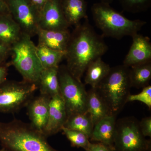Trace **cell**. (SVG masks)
Instances as JSON below:
<instances>
[{
  "instance_id": "5b68a950",
  "label": "cell",
  "mask_w": 151,
  "mask_h": 151,
  "mask_svg": "<svg viewBox=\"0 0 151 151\" xmlns=\"http://www.w3.org/2000/svg\"><path fill=\"white\" fill-rule=\"evenodd\" d=\"M12 60L9 61L22 75L23 80L38 84L43 68L37 52L36 45L32 37L22 33L12 45Z\"/></svg>"
},
{
  "instance_id": "83f0119b",
  "label": "cell",
  "mask_w": 151,
  "mask_h": 151,
  "mask_svg": "<svg viewBox=\"0 0 151 151\" xmlns=\"http://www.w3.org/2000/svg\"><path fill=\"white\" fill-rule=\"evenodd\" d=\"M140 129L145 137H151V117H145L139 122Z\"/></svg>"
},
{
  "instance_id": "484cf974",
  "label": "cell",
  "mask_w": 151,
  "mask_h": 151,
  "mask_svg": "<svg viewBox=\"0 0 151 151\" xmlns=\"http://www.w3.org/2000/svg\"><path fill=\"white\" fill-rule=\"evenodd\" d=\"M137 101L145 104L149 109L151 108V86L148 85L143 88L140 93L130 94L127 98V102Z\"/></svg>"
},
{
  "instance_id": "603a6c76",
  "label": "cell",
  "mask_w": 151,
  "mask_h": 151,
  "mask_svg": "<svg viewBox=\"0 0 151 151\" xmlns=\"http://www.w3.org/2000/svg\"><path fill=\"white\" fill-rule=\"evenodd\" d=\"M94 125L88 112L78 113L68 117L63 127L84 133L90 139Z\"/></svg>"
},
{
  "instance_id": "ffe728a7",
  "label": "cell",
  "mask_w": 151,
  "mask_h": 151,
  "mask_svg": "<svg viewBox=\"0 0 151 151\" xmlns=\"http://www.w3.org/2000/svg\"><path fill=\"white\" fill-rule=\"evenodd\" d=\"M22 34L20 28L10 14H0V39L12 45Z\"/></svg>"
},
{
  "instance_id": "1f68e13d",
  "label": "cell",
  "mask_w": 151,
  "mask_h": 151,
  "mask_svg": "<svg viewBox=\"0 0 151 151\" xmlns=\"http://www.w3.org/2000/svg\"><path fill=\"white\" fill-rule=\"evenodd\" d=\"M10 13L6 0H0V14Z\"/></svg>"
},
{
  "instance_id": "ac0fdd59",
  "label": "cell",
  "mask_w": 151,
  "mask_h": 151,
  "mask_svg": "<svg viewBox=\"0 0 151 151\" xmlns=\"http://www.w3.org/2000/svg\"><path fill=\"white\" fill-rule=\"evenodd\" d=\"M58 67L43 69L38 83L40 94L52 97L60 94Z\"/></svg>"
},
{
  "instance_id": "30bf717a",
  "label": "cell",
  "mask_w": 151,
  "mask_h": 151,
  "mask_svg": "<svg viewBox=\"0 0 151 151\" xmlns=\"http://www.w3.org/2000/svg\"><path fill=\"white\" fill-rule=\"evenodd\" d=\"M62 0H49L40 14V28L45 30L68 29L70 25L63 14Z\"/></svg>"
},
{
  "instance_id": "9c48e42d",
  "label": "cell",
  "mask_w": 151,
  "mask_h": 151,
  "mask_svg": "<svg viewBox=\"0 0 151 151\" xmlns=\"http://www.w3.org/2000/svg\"><path fill=\"white\" fill-rule=\"evenodd\" d=\"M10 14L22 33L33 37L40 28V13L30 0H6Z\"/></svg>"
},
{
  "instance_id": "5bb4252c",
  "label": "cell",
  "mask_w": 151,
  "mask_h": 151,
  "mask_svg": "<svg viewBox=\"0 0 151 151\" xmlns=\"http://www.w3.org/2000/svg\"><path fill=\"white\" fill-rule=\"evenodd\" d=\"M38 43L54 50L65 52L71 33L69 29L45 30L39 29Z\"/></svg>"
},
{
  "instance_id": "7402d4cb",
  "label": "cell",
  "mask_w": 151,
  "mask_h": 151,
  "mask_svg": "<svg viewBox=\"0 0 151 151\" xmlns=\"http://www.w3.org/2000/svg\"><path fill=\"white\" fill-rule=\"evenodd\" d=\"M36 48L39 59L43 69L59 67L60 63L65 58L64 52L54 50L39 43Z\"/></svg>"
},
{
  "instance_id": "2e32d148",
  "label": "cell",
  "mask_w": 151,
  "mask_h": 151,
  "mask_svg": "<svg viewBox=\"0 0 151 151\" xmlns=\"http://www.w3.org/2000/svg\"><path fill=\"white\" fill-rule=\"evenodd\" d=\"M87 112L95 125L100 120L113 115L108 105L95 88L87 92Z\"/></svg>"
},
{
  "instance_id": "d6986e66",
  "label": "cell",
  "mask_w": 151,
  "mask_h": 151,
  "mask_svg": "<svg viewBox=\"0 0 151 151\" xmlns=\"http://www.w3.org/2000/svg\"><path fill=\"white\" fill-rule=\"evenodd\" d=\"M111 68L110 65L104 62L102 58L94 60L90 63L85 71V84L90 85L92 88H96L108 75Z\"/></svg>"
},
{
  "instance_id": "44dd1931",
  "label": "cell",
  "mask_w": 151,
  "mask_h": 151,
  "mask_svg": "<svg viewBox=\"0 0 151 151\" xmlns=\"http://www.w3.org/2000/svg\"><path fill=\"white\" fill-rule=\"evenodd\" d=\"M130 67L129 76L131 87L139 89L149 85L151 78V61Z\"/></svg>"
},
{
  "instance_id": "d6a6232c",
  "label": "cell",
  "mask_w": 151,
  "mask_h": 151,
  "mask_svg": "<svg viewBox=\"0 0 151 151\" xmlns=\"http://www.w3.org/2000/svg\"><path fill=\"white\" fill-rule=\"evenodd\" d=\"M99 1H100V2L110 4L113 1V0H99Z\"/></svg>"
},
{
  "instance_id": "f546056e",
  "label": "cell",
  "mask_w": 151,
  "mask_h": 151,
  "mask_svg": "<svg viewBox=\"0 0 151 151\" xmlns=\"http://www.w3.org/2000/svg\"><path fill=\"white\" fill-rule=\"evenodd\" d=\"M11 65L9 62L0 64V84L7 80L9 67Z\"/></svg>"
},
{
  "instance_id": "3957f363",
  "label": "cell",
  "mask_w": 151,
  "mask_h": 151,
  "mask_svg": "<svg viewBox=\"0 0 151 151\" xmlns=\"http://www.w3.org/2000/svg\"><path fill=\"white\" fill-rule=\"evenodd\" d=\"M92 17L103 35L120 40L138 33L147 24L139 19H129L112 8L109 4L99 2L91 8Z\"/></svg>"
},
{
  "instance_id": "4dcf8cb0",
  "label": "cell",
  "mask_w": 151,
  "mask_h": 151,
  "mask_svg": "<svg viewBox=\"0 0 151 151\" xmlns=\"http://www.w3.org/2000/svg\"><path fill=\"white\" fill-rule=\"evenodd\" d=\"M49 0H30L32 5L37 10L40 14L41 11L43 8L44 6Z\"/></svg>"
},
{
  "instance_id": "836d02e7",
  "label": "cell",
  "mask_w": 151,
  "mask_h": 151,
  "mask_svg": "<svg viewBox=\"0 0 151 151\" xmlns=\"http://www.w3.org/2000/svg\"><path fill=\"white\" fill-rule=\"evenodd\" d=\"M0 151H10L9 150H7V149H6L5 148H3L1 149L0 150Z\"/></svg>"
},
{
  "instance_id": "e0dca14e",
  "label": "cell",
  "mask_w": 151,
  "mask_h": 151,
  "mask_svg": "<svg viewBox=\"0 0 151 151\" xmlns=\"http://www.w3.org/2000/svg\"><path fill=\"white\" fill-rule=\"evenodd\" d=\"M63 14L70 26H77L82 19L87 18L85 0H62Z\"/></svg>"
},
{
  "instance_id": "8fae6325",
  "label": "cell",
  "mask_w": 151,
  "mask_h": 151,
  "mask_svg": "<svg viewBox=\"0 0 151 151\" xmlns=\"http://www.w3.org/2000/svg\"><path fill=\"white\" fill-rule=\"evenodd\" d=\"M67 119L64 101L60 94L52 97L50 102L48 118L43 131L47 137L61 131Z\"/></svg>"
},
{
  "instance_id": "4fadbf2b",
  "label": "cell",
  "mask_w": 151,
  "mask_h": 151,
  "mask_svg": "<svg viewBox=\"0 0 151 151\" xmlns=\"http://www.w3.org/2000/svg\"><path fill=\"white\" fill-rule=\"evenodd\" d=\"M50 99L48 96L40 94L33 97L26 107L30 124L43 133L48 118Z\"/></svg>"
},
{
  "instance_id": "4316f807",
  "label": "cell",
  "mask_w": 151,
  "mask_h": 151,
  "mask_svg": "<svg viewBox=\"0 0 151 151\" xmlns=\"http://www.w3.org/2000/svg\"><path fill=\"white\" fill-rule=\"evenodd\" d=\"M12 45L0 39V64L7 62L12 54Z\"/></svg>"
},
{
  "instance_id": "277c9868",
  "label": "cell",
  "mask_w": 151,
  "mask_h": 151,
  "mask_svg": "<svg viewBox=\"0 0 151 151\" xmlns=\"http://www.w3.org/2000/svg\"><path fill=\"white\" fill-rule=\"evenodd\" d=\"M129 68L124 65L111 68L107 76L96 87L111 113L116 115L127 103L130 94Z\"/></svg>"
},
{
  "instance_id": "cb8c5ba5",
  "label": "cell",
  "mask_w": 151,
  "mask_h": 151,
  "mask_svg": "<svg viewBox=\"0 0 151 151\" xmlns=\"http://www.w3.org/2000/svg\"><path fill=\"white\" fill-rule=\"evenodd\" d=\"M61 131L70 142L72 147L82 148L85 150L90 144L89 138L83 132L63 127Z\"/></svg>"
},
{
  "instance_id": "7c38bea8",
  "label": "cell",
  "mask_w": 151,
  "mask_h": 151,
  "mask_svg": "<svg viewBox=\"0 0 151 151\" xmlns=\"http://www.w3.org/2000/svg\"><path fill=\"white\" fill-rule=\"evenodd\" d=\"M132 43L125 57L123 65L129 68L133 65L151 61L150 39L139 33L132 37Z\"/></svg>"
},
{
  "instance_id": "9a60e30c",
  "label": "cell",
  "mask_w": 151,
  "mask_h": 151,
  "mask_svg": "<svg viewBox=\"0 0 151 151\" xmlns=\"http://www.w3.org/2000/svg\"><path fill=\"white\" fill-rule=\"evenodd\" d=\"M116 116L111 115L100 120L94 125L91 141L113 147L116 132Z\"/></svg>"
},
{
  "instance_id": "52a82bcc",
  "label": "cell",
  "mask_w": 151,
  "mask_h": 151,
  "mask_svg": "<svg viewBox=\"0 0 151 151\" xmlns=\"http://www.w3.org/2000/svg\"><path fill=\"white\" fill-rule=\"evenodd\" d=\"M38 89L37 84L23 80H6L0 84V112L14 113L26 107Z\"/></svg>"
},
{
  "instance_id": "7a4b0ae2",
  "label": "cell",
  "mask_w": 151,
  "mask_h": 151,
  "mask_svg": "<svg viewBox=\"0 0 151 151\" xmlns=\"http://www.w3.org/2000/svg\"><path fill=\"white\" fill-rule=\"evenodd\" d=\"M0 143L10 151H60L49 144L43 133L16 119L7 123L0 122Z\"/></svg>"
},
{
  "instance_id": "f1b7e54d",
  "label": "cell",
  "mask_w": 151,
  "mask_h": 151,
  "mask_svg": "<svg viewBox=\"0 0 151 151\" xmlns=\"http://www.w3.org/2000/svg\"><path fill=\"white\" fill-rule=\"evenodd\" d=\"M86 151H114V148L100 142L91 143L85 150Z\"/></svg>"
},
{
  "instance_id": "6da1fadb",
  "label": "cell",
  "mask_w": 151,
  "mask_h": 151,
  "mask_svg": "<svg viewBox=\"0 0 151 151\" xmlns=\"http://www.w3.org/2000/svg\"><path fill=\"white\" fill-rule=\"evenodd\" d=\"M108 50L103 36L96 32L87 18L71 33L65 51V66L71 75L81 81L90 63L102 57Z\"/></svg>"
},
{
  "instance_id": "d4e9b609",
  "label": "cell",
  "mask_w": 151,
  "mask_h": 151,
  "mask_svg": "<svg viewBox=\"0 0 151 151\" xmlns=\"http://www.w3.org/2000/svg\"><path fill=\"white\" fill-rule=\"evenodd\" d=\"M125 11L133 13L141 12L150 7L151 0H119Z\"/></svg>"
},
{
  "instance_id": "ba28073f",
  "label": "cell",
  "mask_w": 151,
  "mask_h": 151,
  "mask_svg": "<svg viewBox=\"0 0 151 151\" xmlns=\"http://www.w3.org/2000/svg\"><path fill=\"white\" fill-rule=\"evenodd\" d=\"M114 151H150L151 141L141 132L139 122L133 117L116 121Z\"/></svg>"
},
{
  "instance_id": "8992f818",
  "label": "cell",
  "mask_w": 151,
  "mask_h": 151,
  "mask_svg": "<svg viewBox=\"0 0 151 151\" xmlns=\"http://www.w3.org/2000/svg\"><path fill=\"white\" fill-rule=\"evenodd\" d=\"M60 92L68 116L87 112V92L84 84L75 78L65 65L59 66Z\"/></svg>"
}]
</instances>
